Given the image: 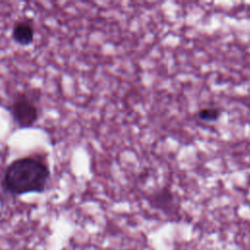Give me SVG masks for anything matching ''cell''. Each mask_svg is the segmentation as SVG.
Returning <instances> with one entry per match:
<instances>
[{"label":"cell","instance_id":"6da1fadb","mask_svg":"<svg viewBox=\"0 0 250 250\" xmlns=\"http://www.w3.org/2000/svg\"><path fill=\"white\" fill-rule=\"evenodd\" d=\"M50 177L48 166L34 157H21L14 160L4 174V188L14 194L41 192Z\"/></svg>","mask_w":250,"mask_h":250},{"label":"cell","instance_id":"3957f363","mask_svg":"<svg viewBox=\"0 0 250 250\" xmlns=\"http://www.w3.org/2000/svg\"><path fill=\"white\" fill-rule=\"evenodd\" d=\"M148 202L153 208L159 209L164 213L174 214L176 211L175 195L167 187L160 188L148 196Z\"/></svg>","mask_w":250,"mask_h":250},{"label":"cell","instance_id":"7a4b0ae2","mask_svg":"<svg viewBox=\"0 0 250 250\" xmlns=\"http://www.w3.org/2000/svg\"><path fill=\"white\" fill-rule=\"evenodd\" d=\"M12 114L20 127H30L38 119V110L32 101L24 94L19 95L12 104Z\"/></svg>","mask_w":250,"mask_h":250},{"label":"cell","instance_id":"277c9868","mask_svg":"<svg viewBox=\"0 0 250 250\" xmlns=\"http://www.w3.org/2000/svg\"><path fill=\"white\" fill-rule=\"evenodd\" d=\"M12 35L18 44L26 46L33 41L34 29L29 22L21 21L15 25Z\"/></svg>","mask_w":250,"mask_h":250},{"label":"cell","instance_id":"5b68a950","mask_svg":"<svg viewBox=\"0 0 250 250\" xmlns=\"http://www.w3.org/2000/svg\"><path fill=\"white\" fill-rule=\"evenodd\" d=\"M222 112L223 111L220 107L215 105H208L199 108L196 113V117L202 122L212 123L220 119V117L222 116Z\"/></svg>","mask_w":250,"mask_h":250}]
</instances>
